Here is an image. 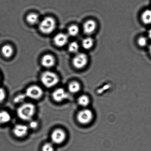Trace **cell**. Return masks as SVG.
Returning a JSON list of instances; mask_svg holds the SVG:
<instances>
[{
	"instance_id": "6da1fadb",
	"label": "cell",
	"mask_w": 151,
	"mask_h": 151,
	"mask_svg": "<svg viewBox=\"0 0 151 151\" xmlns=\"http://www.w3.org/2000/svg\"><path fill=\"white\" fill-rule=\"evenodd\" d=\"M35 106L32 104L24 103L18 109V116L21 119L28 121L32 119L35 113Z\"/></svg>"
},
{
	"instance_id": "7a4b0ae2",
	"label": "cell",
	"mask_w": 151,
	"mask_h": 151,
	"mask_svg": "<svg viewBox=\"0 0 151 151\" xmlns=\"http://www.w3.org/2000/svg\"><path fill=\"white\" fill-rule=\"evenodd\" d=\"M56 27L55 20L52 17L44 18L40 23L39 29L40 31L45 34H49L54 32Z\"/></svg>"
},
{
	"instance_id": "3957f363",
	"label": "cell",
	"mask_w": 151,
	"mask_h": 151,
	"mask_svg": "<svg viewBox=\"0 0 151 151\" xmlns=\"http://www.w3.org/2000/svg\"><path fill=\"white\" fill-rule=\"evenodd\" d=\"M42 82L45 87L51 88L58 83L59 78L56 74L52 72H44L41 76Z\"/></svg>"
},
{
	"instance_id": "277c9868",
	"label": "cell",
	"mask_w": 151,
	"mask_h": 151,
	"mask_svg": "<svg viewBox=\"0 0 151 151\" xmlns=\"http://www.w3.org/2000/svg\"><path fill=\"white\" fill-rule=\"evenodd\" d=\"M43 92L39 86L33 85L27 89L25 95L27 97L34 100L40 99L42 97Z\"/></svg>"
},
{
	"instance_id": "5b68a950",
	"label": "cell",
	"mask_w": 151,
	"mask_h": 151,
	"mask_svg": "<svg viewBox=\"0 0 151 151\" xmlns=\"http://www.w3.org/2000/svg\"><path fill=\"white\" fill-rule=\"evenodd\" d=\"M93 113L88 109H84L79 112L77 119L79 123L83 125L88 124L93 119Z\"/></svg>"
},
{
	"instance_id": "8992f818",
	"label": "cell",
	"mask_w": 151,
	"mask_h": 151,
	"mask_svg": "<svg viewBox=\"0 0 151 151\" xmlns=\"http://www.w3.org/2000/svg\"><path fill=\"white\" fill-rule=\"evenodd\" d=\"M88 58L87 55L84 53H78L73 59V64L75 68L78 69H82L86 66L88 64Z\"/></svg>"
},
{
	"instance_id": "52a82bcc",
	"label": "cell",
	"mask_w": 151,
	"mask_h": 151,
	"mask_svg": "<svg viewBox=\"0 0 151 151\" xmlns=\"http://www.w3.org/2000/svg\"><path fill=\"white\" fill-rule=\"evenodd\" d=\"M65 137L66 134L62 129H55L51 134V140L53 142L56 144H60L63 142L65 140Z\"/></svg>"
},
{
	"instance_id": "ba28073f",
	"label": "cell",
	"mask_w": 151,
	"mask_h": 151,
	"mask_svg": "<svg viewBox=\"0 0 151 151\" xmlns=\"http://www.w3.org/2000/svg\"><path fill=\"white\" fill-rule=\"evenodd\" d=\"M28 132V128L25 125L18 124L14 126L13 133L17 137L21 138L26 135Z\"/></svg>"
},
{
	"instance_id": "9c48e42d",
	"label": "cell",
	"mask_w": 151,
	"mask_h": 151,
	"mask_svg": "<svg viewBox=\"0 0 151 151\" xmlns=\"http://www.w3.org/2000/svg\"><path fill=\"white\" fill-rule=\"evenodd\" d=\"M68 40L69 39L67 35L63 33H60L55 36L54 41L56 46L62 47L67 44Z\"/></svg>"
},
{
	"instance_id": "30bf717a",
	"label": "cell",
	"mask_w": 151,
	"mask_h": 151,
	"mask_svg": "<svg viewBox=\"0 0 151 151\" xmlns=\"http://www.w3.org/2000/svg\"><path fill=\"white\" fill-rule=\"evenodd\" d=\"M52 97L56 102H61L67 98L68 95L63 89L58 88L53 92Z\"/></svg>"
},
{
	"instance_id": "8fae6325",
	"label": "cell",
	"mask_w": 151,
	"mask_h": 151,
	"mask_svg": "<svg viewBox=\"0 0 151 151\" xmlns=\"http://www.w3.org/2000/svg\"><path fill=\"white\" fill-rule=\"evenodd\" d=\"M96 27V23L94 20H87L83 25V32L86 34H91L95 32Z\"/></svg>"
},
{
	"instance_id": "7c38bea8",
	"label": "cell",
	"mask_w": 151,
	"mask_h": 151,
	"mask_svg": "<svg viewBox=\"0 0 151 151\" xmlns=\"http://www.w3.org/2000/svg\"><path fill=\"white\" fill-rule=\"evenodd\" d=\"M55 60L52 55L47 54L44 55L41 59V64L46 68H51L55 64Z\"/></svg>"
},
{
	"instance_id": "4fadbf2b",
	"label": "cell",
	"mask_w": 151,
	"mask_h": 151,
	"mask_svg": "<svg viewBox=\"0 0 151 151\" xmlns=\"http://www.w3.org/2000/svg\"><path fill=\"white\" fill-rule=\"evenodd\" d=\"M1 51L3 56L6 58L11 57L14 54V49L13 48L12 46L9 44L3 46Z\"/></svg>"
},
{
	"instance_id": "5bb4252c",
	"label": "cell",
	"mask_w": 151,
	"mask_h": 151,
	"mask_svg": "<svg viewBox=\"0 0 151 151\" xmlns=\"http://www.w3.org/2000/svg\"><path fill=\"white\" fill-rule=\"evenodd\" d=\"M11 117L9 113L6 111L0 112V124H6L10 121Z\"/></svg>"
},
{
	"instance_id": "9a60e30c",
	"label": "cell",
	"mask_w": 151,
	"mask_h": 151,
	"mask_svg": "<svg viewBox=\"0 0 151 151\" xmlns=\"http://www.w3.org/2000/svg\"><path fill=\"white\" fill-rule=\"evenodd\" d=\"M26 20L27 22L30 25H34L39 22V17L36 13H30L27 16Z\"/></svg>"
},
{
	"instance_id": "2e32d148",
	"label": "cell",
	"mask_w": 151,
	"mask_h": 151,
	"mask_svg": "<svg viewBox=\"0 0 151 151\" xmlns=\"http://www.w3.org/2000/svg\"><path fill=\"white\" fill-rule=\"evenodd\" d=\"M143 22L146 25L151 24V10L147 9L143 12L142 16Z\"/></svg>"
},
{
	"instance_id": "e0dca14e",
	"label": "cell",
	"mask_w": 151,
	"mask_h": 151,
	"mask_svg": "<svg viewBox=\"0 0 151 151\" xmlns=\"http://www.w3.org/2000/svg\"><path fill=\"white\" fill-rule=\"evenodd\" d=\"M94 44V41L91 37L84 38L82 42V45L84 49L89 50L91 48Z\"/></svg>"
},
{
	"instance_id": "ac0fdd59",
	"label": "cell",
	"mask_w": 151,
	"mask_h": 151,
	"mask_svg": "<svg viewBox=\"0 0 151 151\" xmlns=\"http://www.w3.org/2000/svg\"><path fill=\"white\" fill-rule=\"evenodd\" d=\"M81 89V86L78 82L73 81L71 82L69 85V90L72 93H76Z\"/></svg>"
},
{
	"instance_id": "d6986e66",
	"label": "cell",
	"mask_w": 151,
	"mask_h": 151,
	"mask_svg": "<svg viewBox=\"0 0 151 151\" xmlns=\"http://www.w3.org/2000/svg\"><path fill=\"white\" fill-rule=\"evenodd\" d=\"M78 104L81 106L86 107L90 103L88 97L85 95H83L79 98L78 99Z\"/></svg>"
},
{
	"instance_id": "ffe728a7",
	"label": "cell",
	"mask_w": 151,
	"mask_h": 151,
	"mask_svg": "<svg viewBox=\"0 0 151 151\" xmlns=\"http://www.w3.org/2000/svg\"><path fill=\"white\" fill-rule=\"evenodd\" d=\"M79 27L76 25H72L68 29V34L71 36H75L79 33Z\"/></svg>"
},
{
	"instance_id": "44dd1931",
	"label": "cell",
	"mask_w": 151,
	"mask_h": 151,
	"mask_svg": "<svg viewBox=\"0 0 151 151\" xmlns=\"http://www.w3.org/2000/svg\"><path fill=\"white\" fill-rule=\"evenodd\" d=\"M68 49L70 52L72 53H76L79 50V44L76 42H72L69 44Z\"/></svg>"
},
{
	"instance_id": "7402d4cb",
	"label": "cell",
	"mask_w": 151,
	"mask_h": 151,
	"mask_svg": "<svg viewBox=\"0 0 151 151\" xmlns=\"http://www.w3.org/2000/svg\"><path fill=\"white\" fill-rule=\"evenodd\" d=\"M148 39L146 37L142 36L138 40V43L141 47H145L148 44Z\"/></svg>"
},
{
	"instance_id": "603a6c76",
	"label": "cell",
	"mask_w": 151,
	"mask_h": 151,
	"mask_svg": "<svg viewBox=\"0 0 151 151\" xmlns=\"http://www.w3.org/2000/svg\"><path fill=\"white\" fill-rule=\"evenodd\" d=\"M54 146L51 144L47 143L45 144L42 146V151H54Z\"/></svg>"
},
{
	"instance_id": "cb8c5ba5",
	"label": "cell",
	"mask_w": 151,
	"mask_h": 151,
	"mask_svg": "<svg viewBox=\"0 0 151 151\" xmlns=\"http://www.w3.org/2000/svg\"><path fill=\"white\" fill-rule=\"evenodd\" d=\"M25 96H26V95H18L15 98L14 101H15V103H22L24 100Z\"/></svg>"
},
{
	"instance_id": "d4e9b609",
	"label": "cell",
	"mask_w": 151,
	"mask_h": 151,
	"mask_svg": "<svg viewBox=\"0 0 151 151\" xmlns=\"http://www.w3.org/2000/svg\"><path fill=\"white\" fill-rule=\"evenodd\" d=\"M6 94L3 89L0 88V103L2 102L5 99Z\"/></svg>"
},
{
	"instance_id": "484cf974",
	"label": "cell",
	"mask_w": 151,
	"mask_h": 151,
	"mask_svg": "<svg viewBox=\"0 0 151 151\" xmlns=\"http://www.w3.org/2000/svg\"><path fill=\"white\" fill-rule=\"evenodd\" d=\"M37 126H38V123L36 121H32L30 123V126L31 128L32 129H35L37 128Z\"/></svg>"
},
{
	"instance_id": "4316f807",
	"label": "cell",
	"mask_w": 151,
	"mask_h": 151,
	"mask_svg": "<svg viewBox=\"0 0 151 151\" xmlns=\"http://www.w3.org/2000/svg\"><path fill=\"white\" fill-rule=\"evenodd\" d=\"M148 36H149V38L151 39V28L148 32Z\"/></svg>"
},
{
	"instance_id": "83f0119b",
	"label": "cell",
	"mask_w": 151,
	"mask_h": 151,
	"mask_svg": "<svg viewBox=\"0 0 151 151\" xmlns=\"http://www.w3.org/2000/svg\"><path fill=\"white\" fill-rule=\"evenodd\" d=\"M149 50H150V53L151 55V45L150 46V48H149Z\"/></svg>"
},
{
	"instance_id": "f1b7e54d",
	"label": "cell",
	"mask_w": 151,
	"mask_h": 151,
	"mask_svg": "<svg viewBox=\"0 0 151 151\" xmlns=\"http://www.w3.org/2000/svg\"></svg>"
}]
</instances>
